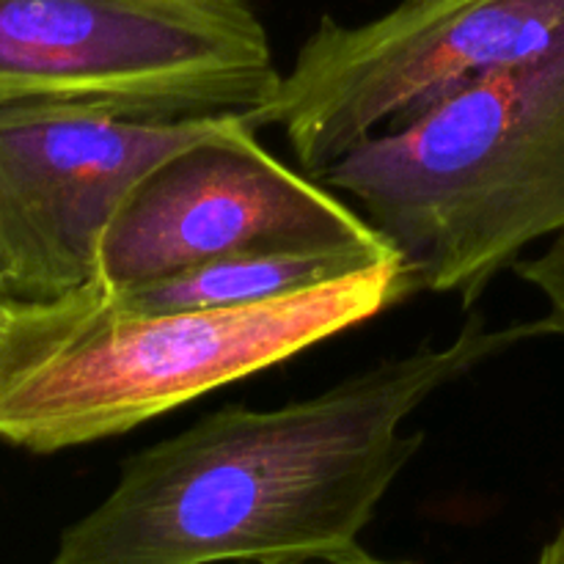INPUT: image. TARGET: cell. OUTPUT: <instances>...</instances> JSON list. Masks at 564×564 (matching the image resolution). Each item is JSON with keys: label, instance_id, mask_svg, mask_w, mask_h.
<instances>
[{"label": "cell", "instance_id": "cell-1", "mask_svg": "<svg viewBox=\"0 0 564 564\" xmlns=\"http://www.w3.org/2000/svg\"><path fill=\"white\" fill-rule=\"evenodd\" d=\"M560 336L551 317L389 358L279 408L226 405L121 463L113 490L61 532L50 564H273L358 545L424 444L430 397L510 347Z\"/></svg>", "mask_w": 564, "mask_h": 564}, {"label": "cell", "instance_id": "cell-2", "mask_svg": "<svg viewBox=\"0 0 564 564\" xmlns=\"http://www.w3.org/2000/svg\"><path fill=\"white\" fill-rule=\"evenodd\" d=\"M400 257L240 308L135 312L99 284L0 303V441L33 455L119 438L408 301Z\"/></svg>", "mask_w": 564, "mask_h": 564}, {"label": "cell", "instance_id": "cell-3", "mask_svg": "<svg viewBox=\"0 0 564 564\" xmlns=\"http://www.w3.org/2000/svg\"><path fill=\"white\" fill-rule=\"evenodd\" d=\"M356 198L416 292L471 306L564 231V36L386 130L317 176Z\"/></svg>", "mask_w": 564, "mask_h": 564}, {"label": "cell", "instance_id": "cell-4", "mask_svg": "<svg viewBox=\"0 0 564 564\" xmlns=\"http://www.w3.org/2000/svg\"><path fill=\"white\" fill-rule=\"evenodd\" d=\"M279 83L248 0H0V108L251 121Z\"/></svg>", "mask_w": 564, "mask_h": 564}, {"label": "cell", "instance_id": "cell-5", "mask_svg": "<svg viewBox=\"0 0 564 564\" xmlns=\"http://www.w3.org/2000/svg\"><path fill=\"white\" fill-rule=\"evenodd\" d=\"M562 36L564 0H400L361 25L325 14L251 124L279 127L317 180L369 138Z\"/></svg>", "mask_w": 564, "mask_h": 564}, {"label": "cell", "instance_id": "cell-6", "mask_svg": "<svg viewBox=\"0 0 564 564\" xmlns=\"http://www.w3.org/2000/svg\"><path fill=\"white\" fill-rule=\"evenodd\" d=\"M257 251L397 257L364 213L270 154L248 116H226L127 193L105 231L99 286L124 292Z\"/></svg>", "mask_w": 564, "mask_h": 564}, {"label": "cell", "instance_id": "cell-7", "mask_svg": "<svg viewBox=\"0 0 564 564\" xmlns=\"http://www.w3.org/2000/svg\"><path fill=\"white\" fill-rule=\"evenodd\" d=\"M218 119L138 121L66 105L0 108V295L36 303L99 284L127 193Z\"/></svg>", "mask_w": 564, "mask_h": 564}, {"label": "cell", "instance_id": "cell-8", "mask_svg": "<svg viewBox=\"0 0 564 564\" xmlns=\"http://www.w3.org/2000/svg\"><path fill=\"white\" fill-rule=\"evenodd\" d=\"M380 262L386 259L339 251H257L198 264L169 279L108 295L135 312L259 306L334 284Z\"/></svg>", "mask_w": 564, "mask_h": 564}, {"label": "cell", "instance_id": "cell-9", "mask_svg": "<svg viewBox=\"0 0 564 564\" xmlns=\"http://www.w3.org/2000/svg\"><path fill=\"white\" fill-rule=\"evenodd\" d=\"M512 270L549 301L551 323L556 325V334L564 336V231L538 257L518 259Z\"/></svg>", "mask_w": 564, "mask_h": 564}, {"label": "cell", "instance_id": "cell-10", "mask_svg": "<svg viewBox=\"0 0 564 564\" xmlns=\"http://www.w3.org/2000/svg\"><path fill=\"white\" fill-rule=\"evenodd\" d=\"M273 564H413V562H394V560H380V556L369 554L361 545L350 551H341L334 556H314V560H290V562H273Z\"/></svg>", "mask_w": 564, "mask_h": 564}, {"label": "cell", "instance_id": "cell-11", "mask_svg": "<svg viewBox=\"0 0 564 564\" xmlns=\"http://www.w3.org/2000/svg\"><path fill=\"white\" fill-rule=\"evenodd\" d=\"M538 564H564V523L560 527V532L545 543V549L540 551Z\"/></svg>", "mask_w": 564, "mask_h": 564}, {"label": "cell", "instance_id": "cell-12", "mask_svg": "<svg viewBox=\"0 0 564 564\" xmlns=\"http://www.w3.org/2000/svg\"><path fill=\"white\" fill-rule=\"evenodd\" d=\"M0 303H3V295H0Z\"/></svg>", "mask_w": 564, "mask_h": 564}]
</instances>
